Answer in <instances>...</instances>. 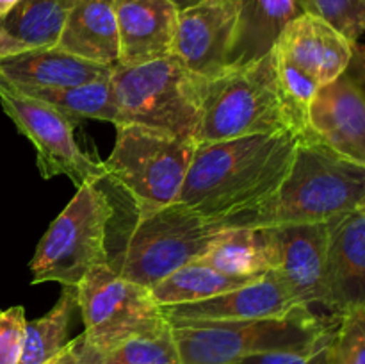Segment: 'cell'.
<instances>
[{"label":"cell","mask_w":365,"mask_h":364,"mask_svg":"<svg viewBox=\"0 0 365 364\" xmlns=\"http://www.w3.org/2000/svg\"><path fill=\"white\" fill-rule=\"evenodd\" d=\"M302 136L287 131L196 143L178 202L225 228L277 191Z\"/></svg>","instance_id":"1"},{"label":"cell","mask_w":365,"mask_h":364,"mask_svg":"<svg viewBox=\"0 0 365 364\" xmlns=\"http://www.w3.org/2000/svg\"><path fill=\"white\" fill-rule=\"evenodd\" d=\"M365 207V166L303 134L277 191L228 227H284L328 223Z\"/></svg>","instance_id":"2"},{"label":"cell","mask_w":365,"mask_h":364,"mask_svg":"<svg viewBox=\"0 0 365 364\" xmlns=\"http://www.w3.org/2000/svg\"><path fill=\"white\" fill-rule=\"evenodd\" d=\"M287 131L292 128L278 88L274 52L203 81L198 145Z\"/></svg>","instance_id":"3"},{"label":"cell","mask_w":365,"mask_h":364,"mask_svg":"<svg viewBox=\"0 0 365 364\" xmlns=\"http://www.w3.org/2000/svg\"><path fill=\"white\" fill-rule=\"evenodd\" d=\"M205 79L175 56L135 66L114 64L110 74L116 123H134L195 139Z\"/></svg>","instance_id":"4"},{"label":"cell","mask_w":365,"mask_h":364,"mask_svg":"<svg viewBox=\"0 0 365 364\" xmlns=\"http://www.w3.org/2000/svg\"><path fill=\"white\" fill-rule=\"evenodd\" d=\"M337 314L302 305L280 318L171 325L180 364H235L250 355L302 348L334 330Z\"/></svg>","instance_id":"5"},{"label":"cell","mask_w":365,"mask_h":364,"mask_svg":"<svg viewBox=\"0 0 365 364\" xmlns=\"http://www.w3.org/2000/svg\"><path fill=\"white\" fill-rule=\"evenodd\" d=\"M196 141L143 125H116V143L103 161L106 178L123 189L135 214L178 202Z\"/></svg>","instance_id":"6"},{"label":"cell","mask_w":365,"mask_h":364,"mask_svg":"<svg viewBox=\"0 0 365 364\" xmlns=\"http://www.w3.org/2000/svg\"><path fill=\"white\" fill-rule=\"evenodd\" d=\"M114 207L98 184H84L50 223L29 263L32 284L59 282L77 288L98 264L109 263L107 228Z\"/></svg>","instance_id":"7"},{"label":"cell","mask_w":365,"mask_h":364,"mask_svg":"<svg viewBox=\"0 0 365 364\" xmlns=\"http://www.w3.org/2000/svg\"><path fill=\"white\" fill-rule=\"evenodd\" d=\"M221 231L220 223L175 202L138 214L123 248L109 264L123 277L152 289L175 270L198 259Z\"/></svg>","instance_id":"8"},{"label":"cell","mask_w":365,"mask_h":364,"mask_svg":"<svg viewBox=\"0 0 365 364\" xmlns=\"http://www.w3.org/2000/svg\"><path fill=\"white\" fill-rule=\"evenodd\" d=\"M84 345L102 348L153 330L168 321L148 288L118 273L109 263L93 268L77 285Z\"/></svg>","instance_id":"9"},{"label":"cell","mask_w":365,"mask_h":364,"mask_svg":"<svg viewBox=\"0 0 365 364\" xmlns=\"http://www.w3.org/2000/svg\"><path fill=\"white\" fill-rule=\"evenodd\" d=\"M0 106L18 131L34 145L43 178L64 175L77 189L106 178L102 161L89 157L77 145L73 132L81 120L38 100L9 93H0Z\"/></svg>","instance_id":"10"},{"label":"cell","mask_w":365,"mask_h":364,"mask_svg":"<svg viewBox=\"0 0 365 364\" xmlns=\"http://www.w3.org/2000/svg\"><path fill=\"white\" fill-rule=\"evenodd\" d=\"M237 11V0H203L178 11L173 56L202 79L223 71L228 66Z\"/></svg>","instance_id":"11"},{"label":"cell","mask_w":365,"mask_h":364,"mask_svg":"<svg viewBox=\"0 0 365 364\" xmlns=\"http://www.w3.org/2000/svg\"><path fill=\"white\" fill-rule=\"evenodd\" d=\"M302 305L303 303L291 295L280 277L274 271H269L257 280L223 295L202 302L163 307V310L171 325H184L280 318Z\"/></svg>","instance_id":"12"},{"label":"cell","mask_w":365,"mask_h":364,"mask_svg":"<svg viewBox=\"0 0 365 364\" xmlns=\"http://www.w3.org/2000/svg\"><path fill=\"white\" fill-rule=\"evenodd\" d=\"M305 134L365 166V95L348 74L317 89Z\"/></svg>","instance_id":"13"},{"label":"cell","mask_w":365,"mask_h":364,"mask_svg":"<svg viewBox=\"0 0 365 364\" xmlns=\"http://www.w3.org/2000/svg\"><path fill=\"white\" fill-rule=\"evenodd\" d=\"M277 248L274 273L303 305H324L330 221L312 225L267 227Z\"/></svg>","instance_id":"14"},{"label":"cell","mask_w":365,"mask_h":364,"mask_svg":"<svg viewBox=\"0 0 365 364\" xmlns=\"http://www.w3.org/2000/svg\"><path fill=\"white\" fill-rule=\"evenodd\" d=\"M323 307L337 316L365 307L364 211L330 221Z\"/></svg>","instance_id":"15"},{"label":"cell","mask_w":365,"mask_h":364,"mask_svg":"<svg viewBox=\"0 0 365 364\" xmlns=\"http://www.w3.org/2000/svg\"><path fill=\"white\" fill-rule=\"evenodd\" d=\"M355 45L319 16L302 13L282 32L274 54L324 86L346 74Z\"/></svg>","instance_id":"16"},{"label":"cell","mask_w":365,"mask_h":364,"mask_svg":"<svg viewBox=\"0 0 365 364\" xmlns=\"http://www.w3.org/2000/svg\"><path fill=\"white\" fill-rule=\"evenodd\" d=\"M121 66L173 56L178 9L170 0H114Z\"/></svg>","instance_id":"17"},{"label":"cell","mask_w":365,"mask_h":364,"mask_svg":"<svg viewBox=\"0 0 365 364\" xmlns=\"http://www.w3.org/2000/svg\"><path fill=\"white\" fill-rule=\"evenodd\" d=\"M110 74L113 66L81 59L57 46L31 49L0 59V89L7 86H77L103 81Z\"/></svg>","instance_id":"18"},{"label":"cell","mask_w":365,"mask_h":364,"mask_svg":"<svg viewBox=\"0 0 365 364\" xmlns=\"http://www.w3.org/2000/svg\"><path fill=\"white\" fill-rule=\"evenodd\" d=\"M237 6L228 66L255 63L273 54L285 27L305 13L298 0H237Z\"/></svg>","instance_id":"19"},{"label":"cell","mask_w":365,"mask_h":364,"mask_svg":"<svg viewBox=\"0 0 365 364\" xmlns=\"http://www.w3.org/2000/svg\"><path fill=\"white\" fill-rule=\"evenodd\" d=\"M57 49L91 63L118 64L120 34L114 0H75Z\"/></svg>","instance_id":"20"},{"label":"cell","mask_w":365,"mask_h":364,"mask_svg":"<svg viewBox=\"0 0 365 364\" xmlns=\"http://www.w3.org/2000/svg\"><path fill=\"white\" fill-rule=\"evenodd\" d=\"M46 364H180V359L173 328L166 321L153 330L102 348L84 345L77 335Z\"/></svg>","instance_id":"21"},{"label":"cell","mask_w":365,"mask_h":364,"mask_svg":"<svg viewBox=\"0 0 365 364\" xmlns=\"http://www.w3.org/2000/svg\"><path fill=\"white\" fill-rule=\"evenodd\" d=\"M196 261L230 277L259 278L277 266L273 232L257 227L223 228Z\"/></svg>","instance_id":"22"},{"label":"cell","mask_w":365,"mask_h":364,"mask_svg":"<svg viewBox=\"0 0 365 364\" xmlns=\"http://www.w3.org/2000/svg\"><path fill=\"white\" fill-rule=\"evenodd\" d=\"M0 93L27 96L38 102L63 111L71 118H91L116 123V106H114L110 77L103 81H91L77 86H7Z\"/></svg>","instance_id":"23"},{"label":"cell","mask_w":365,"mask_h":364,"mask_svg":"<svg viewBox=\"0 0 365 364\" xmlns=\"http://www.w3.org/2000/svg\"><path fill=\"white\" fill-rule=\"evenodd\" d=\"M257 278L230 277L195 259L163 278L159 284L150 289V293L160 307H170L178 305V303L202 302V300L223 295Z\"/></svg>","instance_id":"24"},{"label":"cell","mask_w":365,"mask_h":364,"mask_svg":"<svg viewBox=\"0 0 365 364\" xmlns=\"http://www.w3.org/2000/svg\"><path fill=\"white\" fill-rule=\"evenodd\" d=\"M75 0H20L0 27L31 49L57 46Z\"/></svg>","instance_id":"25"},{"label":"cell","mask_w":365,"mask_h":364,"mask_svg":"<svg viewBox=\"0 0 365 364\" xmlns=\"http://www.w3.org/2000/svg\"><path fill=\"white\" fill-rule=\"evenodd\" d=\"M78 309L77 288L63 285L56 305L38 320L25 325L24 348L18 364H46L66 346L71 318Z\"/></svg>","instance_id":"26"},{"label":"cell","mask_w":365,"mask_h":364,"mask_svg":"<svg viewBox=\"0 0 365 364\" xmlns=\"http://www.w3.org/2000/svg\"><path fill=\"white\" fill-rule=\"evenodd\" d=\"M274 59H277L278 88H280L285 113L291 121V128L298 134H305L307 125H309L310 106H312L317 89L321 86L305 71L285 61L284 57L274 54Z\"/></svg>","instance_id":"27"},{"label":"cell","mask_w":365,"mask_h":364,"mask_svg":"<svg viewBox=\"0 0 365 364\" xmlns=\"http://www.w3.org/2000/svg\"><path fill=\"white\" fill-rule=\"evenodd\" d=\"M305 13L316 14L351 43L365 36V0H305Z\"/></svg>","instance_id":"28"},{"label":"cell","mask_w":365,"mask_h":364,"mask_svg":"<svg viewBox=\"0 0 365 364\" xmlns=\"http://www.w3.org/2000/svg\"><path fill=\"white\" fill-rule=\"evenodd\" d=\"M331 364H365V307L339 316L331 341Z\"/></svg>","instance_id":"29"},{"label":"cell","mask_w":365,"mask_h":364,"mask_svg":"<svg viewBox=\"0 0 365 364\" xmlns=\"http://www.w3.org/2000/svg\"><path fill=\"white\" fill-rule=\"evenodd\" d=\"M335 328L302 348L257 353L235 364H331V341H334Z\"/></svg>","instance_id":"30"},{"label":"cell","mask_w":365,"mask_h":364,"mask_svg":"<svg viewBox=\"0 0 365 364\" xmlns=\"http://www.w3.org/2000/svg\"><path fill=\"white\" fill-rule=\"evenodd\" d=\"M25 309L21 305L0 309V364H18L25 338Z\"/></svg>","instance_id":"31"},{"label":"cell","mask_w":365,"mask_h":364,"mask_svg":"<svg viewBox=\"0 0 365 364\" xmlns=\"http://www.w3.org/2000/svg\"><path fill=\"white\" fill-rule=\"evenodd\" d=\"M346 74L359 84L365 95V43H356L355 50H353V59L349 63V68Z\"/></svg>","instance_id":"32"},{"label":"cell","mask_w":365,"mask_h":364,"mask_svg":"<svg viewBox=\"0 0 365 364\" xmlns=\"http://www.w3.org/2000/svg\"><path fill=\"white\" fill-rule=\"evenodd\" d=\"M27 50H31V46L27 43L20 41V39H16L14 36H11L9 32L0 27V59L27 52Z\"/></svg>","instance_id":"33"},{"label":"cell","mask_w":365,"mask_h":364,"mask_svg":"<svg viewBox=\"0 0 365 364\" xmlns=\"http://www.w3.org/2000/svg\"><path fill=\"white\" fill-rule=\"evenodd\" d=\"M18 2H20V0H0V20H2L9 11H13Z\"/></svg>","instance_id":"34"},{"label":"cell","mask_w":365,"mask_h":364,"mask_svg":"<svg viewBox=\"0 0 365 364\" xmlns=\"http://www.w3.org/2000/svg\"><path fill=\"white\" fill-rule=\"evenodd\" d=\"M170 2L173 4L178 11H184V9H189V7L196 6V4L203 2V0H170Z\"/></svg>","instance_id":"35"},{"label":"cell","mask_w":365,"mask_h":364,"mask_svg":"<svg viewBox=\"0 0 365 364\" xmlns=\"http://www.w3.org/2000/svg\"><path fill=\"white\" fill-rule=\"evenodd\" d=\"M298 2H299V4H302V7H303V2H305V0H298Z\"/></svg>","instance_id":"36"},{"label":"cell","mask_w":365,"mask_h":364,"mask_svg":"<svg viewBox=\"0 0 365 364\" xmlns=\"http://www.w3.org/2000/svg\"><path fill=\"white\" fill-rule=\"evenodd\" d=\"M362 211H364V213H365V207H364V209H362Z\"/></svg>","instance_id":"37"}]
</instances>
